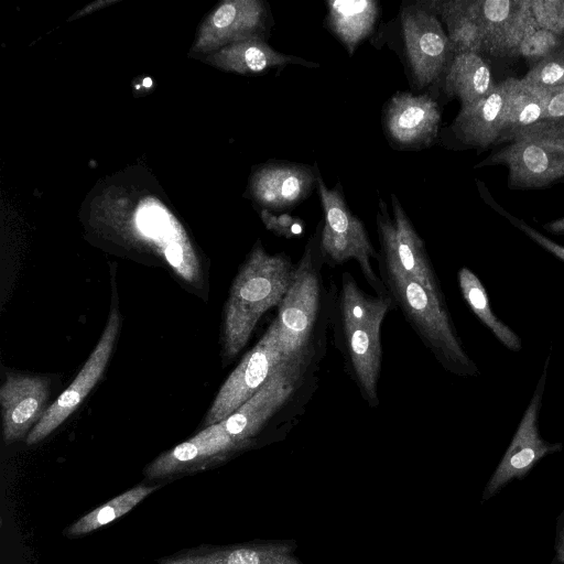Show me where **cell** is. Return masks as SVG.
<instances>
[{"label": "cell", "mask_w": 564, "mask_h": 564, "mask_svg": "<svg viewBox=\"0 0 564 564\" xmlns=\"http://www.w3.org/2000/svg\"><path fill=\"white\" fill-rule=\"evenodd\" d=\"M291 258L270 254L257 240L235 276L224 308L223 352L234 359L247 345L260 318L282 302L292 280Z\"/></svg>", "instance_id": "obj_4"}, {"label": "cell", "mask_w": 564, "mask_h": 564, "mask_svg": "<svg viewBox=\"0 0 564 564\" xmlns=\"http://www.w3.org/2000/svg\"><path fill=\"white\" fill-rule=\"evenodd\" d=\"M313 165L316 173V189L324 213L321 238L324 263L336 267L355 259L376 294L388 296L383 282L371 264L372 259L378 260L379 253L375 250L364 223L349 209L340 181L333 188H328L317 162Z\"/></svg>", "instance_id": "obj_7"}, {"label": "cell", "mask_w": 564, "mask_h": 564, "mask_svg": "<svg viewBox=\"0 0 564 564\" xmlns=\"http://www.w3.org/2000/svg\"><path fill=\"white\" fill-rule=\"evenodd\" d=\"M208 59L224 70L242 75L263 74L288 65H301L308 68L321 66L317 62L279 52L268 42L261 40H248L227 45Z\"/></svg>", "instance_id": "obj_22"}, {"label": "cell", "mask_w": 564, "mask_h": 564, "mask_svg": "<svg viewBox=\"0 0 564 564\" xmlns=\"http://www.w3.org/2000/svg\"><path fill=\"white\" fill-rule=\"evenodd\" d=\"M510 77L477 102L460 107L452 123L441 130L442 144L451 149H470L478 153L496 147L503 120Z\"/></svg>", "instance_id": "obj_15"}, {"label": "cell", "mask_w": 564, "mask_h": 564, "mask_svg": "<svg viewBox=\"0 0 564 564\" xmlns=\"http://www.w3.org/2000/svg\"><path fill=\"white\" fill-rule=\"evenodd\" d=\"M563 41L564 36L539 28L524 36L520 44L519 57L524 59L530 68L552 53Z\"/></svg>", "instance_id": "obj_29"}, {"label": "cell", "mask_w": 564, "mask_h": 564, "mask_svg": "<svg viewBox=\"0 0 564 564\" xmlns=\"http://www.w3.org/2000/svg\"><path fill=\"white\" fill-rule=\"evenodd\" d=\"M477 187L479 191V195L482 200L492 208L496 213L505 217L511 225H513L517 229L523 232L528 238H530L538 246L543 248L549 253L553 254L562 262H564V246L557 243L556 241L550 239L529 224H527L523 219L518 218L512 215L508 210H506L498 202L492 197L491 193L485 186L484 183L478 182Z\"/></svg>", "instance_id": "obj_28"}, {"label": "cell", "mask_w": 564, "mask_h": 564, "mask_svg": "<svg viewBox=\"0 0 564 564\" xmlns=\"http://www.w3.org/2000/svg\"><path fill=\"white\" fill-rule=\"evenodd\" d=\"M324 26L349 56L377 33L381 7L377 0H327Z\"/></svg>", "instance_id": "obj_20"}, {"label": "cell", "mask_w": 564, "mask_h": 564, "mask_svg": "<svg viewBox=\"0 0 564 564\" xmlns=\"http://www.w3.org/2000/svg\"><path fill=\"white\" fill-rule=\"evenodd\" d=\"M158 488L159 485L140 484L89 511L68 525L63 533L68 539L87 535L131 511Z\"/></svg>", "instance_id": "obj_26"}, {"label": "cell", "mask_w": 564, "mask_h": 564, "mask_svg": "<svg viewBox=\"0 0 564 564\" xmlns=\"http://www.w3.org/2000/svg\"><path fill=\"white\" fill-rule=\"evenodd\" d=\"M237 455L219 423L204 427L189 440L162 453L143 470L147 480H161L203 470Z\"/></svg>", "instance_id": "obj_16"}, {"label": "cell", "mask_w": 564, "mask_h": 564, "mask_svg": "<svg viewBox=\"0 0 564 564\" xmlns=\"http://www.w3.org/2000/svg\"><path fill=\"white\" fill-rule=\"evenodd\" d=\"M378 253L379 276L393 304L440 365L456 376H479L477 364L465 351L457 334L444 293L412 279L386 249L379 248Z\"/></svg>", "instance_id": "obj_3"}, {"label": "cell", "mask_w": 564, "mask_h": 564, "mask_svg": "<svg viewBox=\"0 0 564 564\" xmlns=\"http://www.w3.org/2000/svg\"><path fill=\"white\" fill-rule=\"evenodd\" d=\"M550 564H560V563H558L557 558L554 556V558L551 561Z\"/></svg>", "instance_id": "obj_35"}, {"label": "cell", "mask_w": 564, "mask_h": 564, "mask_svg": "<svg viewBox=\"0 0 564 564\" xmlns=\"http://www.w3.org/2000/svg\"><path fill=\"white\" fill-rule=\"evenodd\" d=\"M274 19L263 0H227L220 3L202 28L196 47L215 50L248 41H268Z\"/></svg>", "instance_id": "obj_14"}, {"label": "cell", "mask_w": 564, "mask_h": 564, "mask_svg": "<svg viewBox=\"0 0 564 564\" xmlns=\"http://www.w3.org/2000/svg\"><path fill=\"white\" fill-rule=\"evenodd\" d=\"M457 280L463 299L481 324L507 349L514 352L520 351L522 339L494 313L487 291L477 274L469 268L463 267L457 273Z\"/></svg>", "instance_id": "obj_25"}, {"label": "cell", "mask_w": 564, "mask_h": 564, "mask_svg": "<svg viewBox=\"0 0 564 564\" xmlns=\"http://www.w3.org/2000/svg\"><path fill=\"white\" fill-rule=\"evenodd\" d=\"M484 31L482 56L519 58L522 40L539 29L531 0H479Z\"/></svg>", "instance_id": "obj_17"}, {"label": "cell", "mask_w": 564, "mask_h": 564, "mask_svg": "<svg viewBox=\"0 0 564 564\" xmlns=\"http://www.w3.org/2000/svg\"><path fill=\"white\" fill-rule=\"evenodd\" d=\"M288 360L280 348L274 319L219 389L203 427L219 423L247 402Z\"/></svg>", "instance_id": "obj_10"}, {"label": "cell", "mask_w": 564, "mask_h": 564, "mask_svg": "<svg viewBox=\"0 0 564 564\" xmlns=\"http://www.w3.org/2000/svg\"><path fill=\"white\" fill-rule=\"evenodd\" d=\"M392 215L379 196L376 225L379 247L389 251L415 281L434 292H443L425 243L416 232L400 199L390 194Z\"/></svg>", "instance_id": "obj_11"}, {"label": "cell", "mask_w": 564, "mask_h": 564, "mask_svg": "<svg viewBox=\"0 0 564 564\" xmlns=\"http://www.w3.org/2000/svg\"><path fill=\"white\" fill-rule=\"evenodd\" d=\"M421 2L445 26L454 55L462 53L482 55L484 31L479 0H421Z\"/></svg>", "instance_id": "obj_23"}, {"label": "cell", "mask_w": 564, "mask_h": 564, "mask_svg": "<svg viewBox=\"0 0 564 564\" xmlns=\"http://www.w3.org/2000/svg\"><path fill=\"white\" fill-rule=\"evenodd\" d=\"M371 43L395 52L412 93H429L436 99L455 55L442 22L421 0L403 1L397 17L382 25Z\"/></svg>", "instance_id": "obj_5"}, {"label": "cell", "mask_w": 564, "mask_h": 564, "mask_svg": "<svg viewBox=\"0 0 564 564\" xmlns=\"http://www.w3.org/2000/svg\"><path fill=\"white\" fill-rule=\"evenodd\" d=\"M554 551L558 563L564 564V509L556 520Z\"/></svg>", "instance_id": "obj_33"}, {"label": "cell", "mask_w": 564, "mask_h": 564, "mask_svg": "<svg viewBox=\"0 0 564 564\" xmlns=\"http://www.w3.org/2000/svg\"><path fill=\"white\" fill-rule=\"evenodd\" d=\"M293 540H256L227 545H202L160 558L156 564H303Z\"/></svg>", "instance_id": "obj_18"}, {"label": "cell", "mask_w": 564, "mask_h": 564, "mask_svg": "<svg viewBox=\"0 0 564 564\" xmlns=\"http://www.w3.org/2000/svg\"><path fill=\"white\" fill-rule=\"evenodd\" d=\"M520 79L540 88L564 85V41L546 57L531 66Z\"/></svg>", "instance_id": "obj_27"}, {"label": "cell", "mask_w": 564, "mask_h": 564, "mask_svg": "<svg viewBox=\"0 0 564 564\" xmlns=\"http://www.w3.org/2000/svg\"><path fill=\"white\" fill-rule=\"evenodd\" d=\"M490 66L481 54L462 53L454 56L436 93L438 102L459 100L460 107L477 102L495 88Z\"/></svg>", "instance_id": "obj_21"}, {"label": "cell", "mask_w": 564, "mask_h": 564, "mask_svg": "<svg viewBox=\"0 0 564 564\" xmlns=\"http://www.w3.org/2000/svg\"><path fill=\"white\" fill-rule=\"evenodd\" d=\"M324 220L308 238L294 267L290 286L274 318L278 340L286 359L326 352V332L330 322L332 293L322 274L324 263L321 238Z\"/></svg>", "instance_id": "obj_2"}, {"label": "cell", "mask_w": 564, "mask_h": 564, "mask_svg": "<svg viewBox=\"0 0 564 564\" xmlns=\"http://www.w3.org/2000/svg\"><path fill=\"white\" fill-rule=\"evenodd\" d=\"M47 397L48 382L45 378L22 373L6 376L0 388V404L7 444L23 438L43 417Z\"/></svg>", "instance_id": "obj_19"}, {"label": "cell", "mask_w": 564, "mask_h": 564, "mask_svg": "<svg viewBox=\"0 0 564 564\" xmlns=\"http://www.w3.org/2000/svg\"><path fill=\"white\" fill-rule=\"evenodd\" d=\"M549 364L550 356L545 359L541 376L516 433L482 490L481 502L495 497L512 480L523 479L544 457L563 451L562 443L543 440L539 427Z\"/></svg>", "instance_id": "obj_8"}, {"label": "cell", "mask_w": 564, "mask_h": 564, "mask_svg": "<svg viewBox=\"0 0 564 564\" xmlns=\"http://www.w3.org/2000/svg\"><path fill=\"white\" fill-rule=\"evenodd\" d=\"M531 10L540 29L564 36V0H531Z\"/></svg>", "instance_id": "obj_30"}, {"label": "cell", "mask_w": 564, "mask_h": 564, "mask_svg": "<svg viewBox=\"0 0 564 564\" xmlns=\"http://www.w3.org/2000/svg\"><path fill=\"white\" fill-rule=\"evenodd\" d=\"M543 229L553 235H564V216L544 224Z\"/></svg>", "instance_id": "obj_34"}, {"label": "cell", "mask_w": 564, "mask_h": 564, "mask_svg": "<svg viewBox=\"0 0 564 564\" xmlns=\"http://www.w3.org/2000/svg\"><path fill=\"white\" fill-rule=\"evenodd\" d=\"M442 106L429 93L397 91L383 104V134L397 151H422L440 140Z\"/></svg>", "instance_id": "obj_9"}, {"label": "cell", "mask_w": 564, "mask_h": 564, "mask_svg": "<svg viewBox=\"0 0 564 564\" xmlns=\"http://www.w3.org/2000/svg\"><path fill=\"white\" fill-rule=\"evenodd\" d=\"M564 119V85L547 88L542 120Z\"/></svg>", "instance_id": "obj_32"}, {"label": "cell", "mask_w": 564, "mask_h": 564, "mask_svg": "<svg viewBox=\"0 0 564 564\" xmlns=\"http://www.w3.org/2000/svg\"><path fill=\"white\" fill-rule=\"evenodd\" d=\"M393 307L390 295H370L350 272H344L332 293L330 322L335 344L361 398L371 408L379 404L378 381L382 366L381 325Z\"/></svg>", "instance_id": "obj_1"}, {"label": "cell", "mask_w": 564, "mask_h": 564, "mask_svg": "<svg viewBox=\"0 0 564 564\" xmlns=\"http://www.w3.org/2000/svg\"><path fill=\"white\" fill-rule=\"evenodd\" d=\"M259 215L265 228L279 237L291 239L301 235L305 229L304 220L289 213L276 214L263 209L259 212Z\"/></svg>", "instance_id": "obj_31"}, {"label": "cell", "mask_w": 564, "mask_h": 564, "mask_svg": "<svg viewBox=\"0 0 564 564\" xmlns=\"http://www.w3.org/2000/svg\"><path fill=\"white\" fill-rule=\"evenodd\" d=\"M120 317L112 308L98 344L74 381L47 408L43 417L26 436L28 445H35L55 431L83 402L104 373L118 335Z\"/></svg>", "instance_id": "obj_13"}, {"label": "cell", "mask_w": 564, "mask_h": 564, "mask_svg": "<svg viewBox=\"0 0 564 564\" xmlns=\"http://www.w3.org/2000/svg\"><path fill=\"white\" fill-rule=\"evenodd\" d=\"M546 94L547 88L530 86L520 78L510 77L497 145L509 143L519 131L542 120Z\"/></svg>", "instance_id": "obj_24"}, {"label": "cell", "mask_w": 564, "mask_h": 564, "mask_svg": "<svg viewBox=\"0 0 564 564\" xmlns=\"http://www.w3.org/2000/svg\"><path fill=\"white\" fill-rule=\"evenodd\" d=\"M315 188L314 165L270 160L254 166L247 194L259 212L281 214L305 202Z\"/></svg>", "instance_id": "obj_12"}, {"label": "cell", "mask_w": 564, "mask_h": 564, "mask_svg": "<svg viewBox=\"0 0 564 564\" xmlns=\"http://www.w3.org/2000/svg\"><path fill=\"white\" fill-rule=\"evenodd\" d=\"M502 165L513 191L543 189L564 183V119L541 120L492 151L475 169Z\"/></svg>", "instance_id": "obj_6"}]
</instances>
